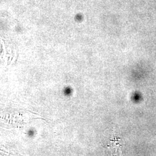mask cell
<instances>
[{"mask_svg":"<svg viewBox=\"0 0 156 156\" xmlns=\"http://www.w3.org/2000/svg\"><path fill=\"white\" fill-rule=\"evenodd\" d=\"M114 136L115 139L114 140H111V144L107 146L108 148H111V149H115V153H117V151L119 150L120 152L122 153V144H120V140H121L120 138L117 139V137L116 136L115 132H114Z\"/></svg>","mask_w":156,"mask_h":156,"instance_id":"obj_1","label":"cell"}]
</instances>
